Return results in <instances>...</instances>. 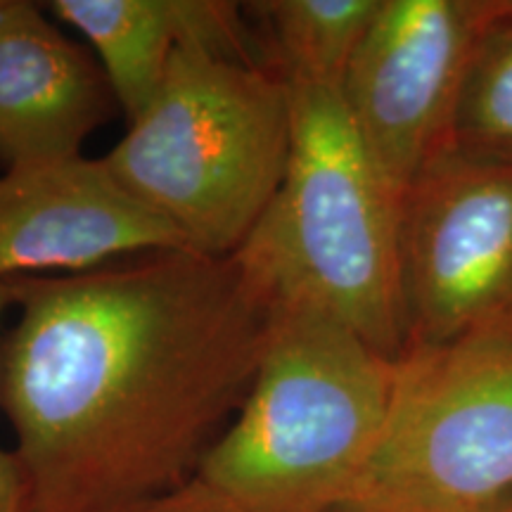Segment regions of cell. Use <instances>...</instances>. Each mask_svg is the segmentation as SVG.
I'll return each mask as SVG.
<instances>
[{"instance_id":"6da1fadb","label":"cell","mask_w":512,"mask_h":512,"mask_svg":"<svg viewBox=\"0 0 512 512\" xmlns=\"http://www.w3.org/2000/svg\"><path fill=\"white\" fill-rule=\"evenodd\" d=\"M0 411L27 512H147L195 482L252 389L273 304L235 256L155 252L5 280Z\"/></svg>"},{"instance_id":"7a4b0ae2","label":"cell","mask_w":512,"mask_h":512,"mask_svg":"<svg viewBox=\"0 0 512 512\" xmlns=\"http://www.w3.org/2000/svg\"><path fill=\"white\" fill-rule=\"evenodd\" d=\"M287 83L290 162L235 261L273 306L323 313L399 361L401 197L356 133L339 88Z\"/></svg>"},{"instance_id":"3957f363","label":"cell","mask_w":512,"mask_h":512,"mask_svg":"<svg viewBox=\"0 0 512 512\" xmlns=\"http://www.w3.org/2000/svg\"><path fill=\"white\" fill-rule=\"evenodd\" d=\"M394 373V358L347 325L273 306L252 389L197 479L242 512L347 503L382 439Z\"/></svg>"},{"instance_id":"277c9868","label":"cell","mask_w":512,"mask_h":512,"mask_svg":"<svg viewBox=\"0 0 512 512\" xmlns=\"http://www.w3.org/2000/svg\"><path fill=\"white\" fill-rule=\"evenodd\" d=\"M292 147V91L266 62L183 46L162 91L105 159L190 252L233 256L280 190Z\"/></svg>"},{"instance_id":"5b68a950","label":"cell","mask_w":512,"mask_h":512,"mask_svg":"<svg viewBox=\"0 0 512 512\" xmlns=\"http://www.w3.org/2000/svg\"><path fill=\"white\" fill-rule=\"evenodd\" d=\"M512 496V332L408 347L354 498L415 512H489ZM351 501V498H349Z\"/></svg>"},{"instance_id":"8992f818","label":"cell","mask_w":512,"mask_h":512,"mask_svg":"<svg viewBox=\"0 0 512 512\" xmlns=\"http://www.w3.org/2000/svg\"><path fill=\"white\" fill-rule=\"evenodd\" d=\"M399 278L406 349L512 332V166L441 150L401 195Z\"/></svg>"},{"instance_id":"52a82bcc","label":"cell","mask_w":512,"mask_h":512,"mask_svg":"<svg viewBox=\"0 0 512 512\" xmlns=\"http://www.w3.org/2000/svg\"><path fill=\"white\" fill-rule=\"evenodd\" d=\"M510 10L512 0H382L339 93L399 197L451 145L472 55Z\"/></svg>"},{"instance_id":"ba28073f","label":"cell","mask_w":512,"mask_h":512,"mask_svg":"<svg viewBox=\"0 0 512 512\" xmlns=\"http://www.w3.org/2000/svg\"><path fill=\"white\" fill-rule=\"evenodd\" d=\"M174 249L188 247L105 159L81 155L0 174V280L93 271Z\"/></svg>"},{"instance_id":"9c48e42d","label":"cell","mask_w":512,"mask_h":512,"mask_svg":"<svg viewBox=\"0 0 512 512\" xmlns=\"http://www.w3.org/2000/svg\"><path fill=\"white\" fill-rule=\"evenodd\" d=\"M117 112L98 57L57 27L46 3L0 0V169L81 157Z\"/></svg>"},{"instance_id":"30bf717a","label":"cell","mask_w":512,"mask_h":512,"mask_svg":"<svg viewBox=\"0 0 512 512\" xmlns=\"http://www.w3.org/2000/svg\"><path fill=\"white\" fill-rule=\"evenodd\" d=\"M46 10L86 38L128 124L150 110L183 46L264 62L245 8L228 0H50Z\"/></svg>"},{"instance_id":"8fae6325","label":"cell","mask_w":512,"mask_h":512,"mask_svg":"<svg viewBox=\"0 0 512 512\" xmlns=\"http://www.w3.org/2000/svg\"><path fill=\"white\" fill-rule=\"evenodd\" d=\"M382 0H261L242 5L264 31V62L287 81L342 88Z\"/></svg>"},{"instance_id":"7c38bea8","label":"cell","mask_w":512,"mask_h":512,"mask_svg":"<svg viewBox=\"0 0 512 512\" xmlns=\"http://www.w3.org/2000/svg\"><path fill=\"white\" fill-rule=\"evenodd\" d=\"M451 145L467 157L512 166V10L491 24L472 55Z\"/></svg>"},{"instance_id":"4fadbf2b","label":"cell","mask_w":512,"mask_h":512,"mask_svg":"<svg viewBox=\"0 0 512 512\" xmlns=\"http://www.w3.org/2000/svg\"><path fill=\"white\" fill-rule=\"evenodd\" d=\"M147 512H242L230 505L226 498H221L216 491H211L207 484H202L200 479L183 486L181 491H176L174 496L159 501L155 508Z\"/></svg>"},{"instance_id":"5bb4252c","label":"cell","mask_w":512,"mask_h":512,"mask_svg":"<svg viewBox=\"0 0 512 512\" xmlns=\"http://www.w3.org/2000/svg\"><path fill=\"white\" fill-rule=\"evenodd\" d=\"M0 512H27V479L15 451L0 448Z\"/></svg>"},{"instance_id":"9a60e30c","label":"cell","mask_w":512,"mask_h":512,"mask_svg":"<svg viewBox=\"0 0 512 512\" xmlns=\"http://www.w3.org/2000/svg\"><path fill=\"white\" fill-rule=\"evenodd\" d=\"M325 512H415V510L399 508V505L368 501V498H351V501L339 503V505H335V508H330Z\"/></svg>"},{"instance_id":"2e32d148","label":"cell","mask_w":512,"mask_h":512,"mask_svg":"<svg viewBox=\"0 0 512 512\" xmlns=\"http://www.w3.org/2000/svg\"><path fill=\"white\" fill-rule=\"evenodd\" d=\"M8 306H15V302H12V294H10V287L5 280H0V318H3V313Z\"/></svg>"},{"instance_id":"e0dca14e","label":"cell","mask_w":512,"mask_h":512,"mask_svg":"<svg viewBox=\"0 0 512 512\" xmlns=\"http://www.w3.org/2000/svg\"><path fill=\"white\" fill-rule=\"evenodd\" d=\"M489 512H512V496L505 498V501H501L496 505V508H491Z\"/></svg>"}]
</instances>
